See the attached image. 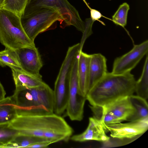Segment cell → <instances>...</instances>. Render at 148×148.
<instances>
[{
  "mask_svg": "<svg viewBox=\"0 0 148 148\" xmlns=\"http://www.w3.org/2000/svg\"><path fill=\"white\" fill-rule=\"evenodd\" d=\"M9 125L20 134L44 138L51 144L68 141L73 132L65 119L54 113L17 116Z\"/></svg>",
  "mask_w": 148,
  "mask_h": 148,
  "instance_id": "6da1fadb",
  "label": "cell"
},
{
  "mask_svg": "<svg viewBox=\"0 0 148 148\" xmlns=\"http://www.w3.org/2000/svg\"><path fill=\"white\" fill-rule=\"evenodd\" d=\"M136 80L130 72L116 75L107 72L88 90L86 100L91 106H102L135 92Z\"/></svg>",
  "mask_w": 148,
  "mask_h": 148,
  "instance_id": "7a4b0ae2",
  "label": "cell"
},
{
  "mask_svg": "<svg viewBox=\"0 0 148 148\" xmlns=\"http://www.w3.org/2000/svg\"><path fill=\"white\" fill-rule=\"evenodd\" d=\"M17 116L54 113L53 90L45 82L35 87H16L12 96Z\"/></svg>",
  "mask_w": 148,
  "mask_h": 148,
  "instance_id": "3957f363",
  "label": "cell"
},
{
  "mask_svg": "<svg viewBox=\"0 0 148 148\" xmlns=\"http://www.w3.org/2000/svg\"><path fill=\"white\" fill-rule=\"evenodd\" d=\"M0 42L6 47L15 50L25 47H36L25 33L21 18L7 10L0 9Z\"/></svg>",
  "mask_w": 148,
  "mask_h": 148,
  "instance_id": "277c9868",
  "label": "cell"
},
{
  "mask_svg": "<svg viewBox=\"0 0 148 148\" xmlns=\"http://www.w3.org/2000/svg\"><path fill=\"white\" fill-rule=\"evenodd\" d=\"M21 21L25 33L33 42L39 34L50 29L57 21L64 26V20L60 13L51 7L37 8L28 14L22 16Z\"/></svg>",
  "mask_w": 148,
  "mask_h": 148,
  "instance_id": "5b68a950",
  "label": "cell"
},
{
  "mask_svg": "<svg viewBox=\"0 0 148 148\" xmlns=\"http://www.w3.org/2000/svg\"><path fill=\"white\" fill-rule=\"evenodd\" d=\"M42 7L55 9L63 18L64 26L73 25L79 31L84 32L85 23L82 20L78 11L67 0H29L23 16Z\"/></svg>",
  "mask_w": 148,
  "mask_h": 148,
  "instance_id": "8992f818",
  "label": "cell"
},
{
  "mask_svg": "<svg viewBox=\"0 0 148 148\" xmlns=\"http://www.w3.org/2000/svg\"><path fill=\"white\" fill-rule=\"evenodd\" d=\"M78 55L74 58L69 76V95L66 110L72 121H81L83 118L86 97L82 95L79 89L78 67Z\"/></svg>",
  "mask_w": 148,
  "mask_h": 148,
  "instance_id": "52a82bcc",
  "label": "cell"
},
{
  "mask_svg": "<svg viewBox=\"0 0 148 148\" xmlns=\"http://www.w3.org/2000/svg\"><path fill=\"white\" fill-rule=\"evenodd\" d=\"M107 132L111 137L121 140L133 141L143 134L148 129V119L105 125Z\"/></svg>",
  "mask_w": 148,
  "mask_h": 148,
  "instance_id": "ba28073f",
  "label": "cell"
},
{
  "mask_svg": "<svg viewBox=\"0 0 148 148\" xmlns=\"http://www.w3.org/2000/svg\"><path fill=\"white\" fill-rule=\"evenodd\" d=\"M148 52V40L134 45L132 49L114 61L111 73L116 75L129 72L137 65Z\"/></svg>",
  "mask_w": 148,
  "mask_h": 148,
  "instance_id": "9c48e42d",
  "label": "cell"
},
{
  "mask_svg": "<svg viewBox=\"0 0 148 148\" xmlns=\"http://www.w3.org/2000/svg\"><path fill=\"white\" fill-rule=\"evenodd\" d=\"M22 70L34 75L40 74L43 63L36 47H25L14 50Z\"/></svg>",
  "mask_w": 148,
  "mask_h": 148,
  "instance_id": "30bf717a",
  "label": "cell"
},
{
  "mask_svg": "<svg viewBox=\"0 0 148 148\" xmlns=\"http://www.w3.org/2000/svg\"><path fill=\"white\" fill-rule=\"evenodd\" d=\"M106 132L105 124L101 120L94 116L89 118L88 125L84 131L72 136L70 138L77 142L94 140L107 142L110 140V138L106 134Z\"/></svg>",
  "mask_w": 148,
  "mask_h": 148,
  "instance_id": "8fae6325",
  "label": "cell"
},
{
  "mask_svg": "<svg viewBox=\"0 0 148 148\" xmlns=\"http://www.w3.org/2000/svg\"><path fill=\"white\" fill-rule=\"evenodd\" d=\"M101 107L103 110L113 115L122 122L127 121L135 112L129 96L119 98Z\"/></svg>",
  "mask_w": 148,
  "mask_h": 148,
  "instance_id": "7c38bea8",
  "label": "cell"
},
{
  "mask_svg": "<svg viewBox=\"0 0 148 148\" xmlns=\"http://www.w3.org/2000/svg\"><path fill=\"white\" fill-rule=\"evenodd\" d=\"M106 61L105 57L100 53L91 55L89 66L88 91L108 72Z\"/></svg>",
  "mask_w": 148,
  "mask_h": 148,
  "instance_id": "4fadbf2b",
  "label": "cell"
},
{
  "mask_svg": "<svg viewBox=\"0 0 148 148\" xmlns=\"http://www.w3.org/2000/svg\"><path fill=\"white\" fill-rule=\"evenodd\" d=\"M91 55L80 50L78 54V77L79 91L81 94L86 97L88 91L89 66Z\"/></svg>",
  "mask_w": 148,
  "mask_h": 148,
  "instance_id": "5bb4252c",
  "label": "cell"
},
{
  "mask_svg": "<svg viewBox=\"0 0 148 148\" xmlns=\"http://www.w3.org/2000/svg\"><path fill=\"white\" fill-rule=\"evenodd\" d=\"M11 69L16 87L34 88L39 86L45 83L40 74L34 75L22 71Z\"/></svg>",
  "mask_w": 148,
  "mask_h": 148,
  "instance_id": "9a60e30c",
  "label": "cell"
},
{
  "mask_svg": "<svg viewBox=\"0 0 148 148\" xmlns=\"http://www.w3.org/2000/svg\"><path fill=\"white\" fill-rule=\"evenodd\" d=\"M17 116L12 96L0 101V125L10 123Z\"/></svg>",
  "mask_w": 148,
  "mask_h": 148,
  "instance_id": "2e32d148",
  "label": "cell"
},
{
  "mask_svg": "<svg viewBox=\"0 0 148 148\" xmlns=\"http://www.w3.org/2000/svg\"><path fill=\"white\" fill-rule=\"evenodd\" d=\"M129 98L135 112L127 121H134L148 119V105L146 100L133 95L129 96Z\"/></svg>",
  "mask_w": 148,
  "mask_h": 148,
  "instance_id": "e0dca14e",
  "label": "cell"
},
{
  "mask_svg": "<svg viewBox=\"0 0 148 148\" xmlns=\"http://www.w3.org/2000/svg\"><path fill=\"white\" fill-rule=\"evenodd\" d=\"M44 142H49L44 138L19 133L6 145L5 148L27 147L31 145Z\"/></svg>",
  "mask_w": 148,
  "mask_h": 148,
  "instance_id": "ac0fdd59",
  "label": "cell"
},
{
  "mask_svg": "<svg viewBox=\"0 0 148 148\" xmlns=\"http://www.w3.org/2000/svg\"><path fill=\"white\" fill-rule=\"evenodd\" d=\"M135 92L137 95L146 100L148 98V56L146 58L144 63L141 75L136 81Z\"/></svg>",
  "mask_w": 148,
  "mask_h": 148,
  "instance_id": "d6986e66",
  "label": "cell"
},
{
  "mask_svg": "<svg viewBox=\"0 0 148 148\" xmlns=\"http://www.w3.org/2000/svg\"><path fill=\"white\" fill-rule=\"evenodd\" d=\"M0 65L23 71L15 50L8 47H5L4 50L0 51Z\"/></svg>",
  "mask_w": 148,
  "mask_h": 148,
  "instance_id": "ffe728a7",
  "label": "cell"
},
{
  "mask_svg": "<svg viewBox=\"0 0 148 148\" xmlns=\"http://www.w3.org/2000/svg\"><path fill=\"white\" fill-rule=\"evenodd\" d=\"M29 0H5L2 9L10 11L20 18Z\"/></svg>",
  "mask_w": 148,
  "mask_h": 148,
  "instance_id": "44dd1931",
  "label": "cell"
},
{
  "mask_svg": "<svg viewBox=\"0 0 148 148\" xmlns=\"http://www.w3.org/2000/svg\"><path fill=\"white\" fill-rule=\"evenodd\" d=\"M9 124L0 125V145H3L4 148L19 132L11 127Z\"/></svg>",
  "mask_w": 148,
  "mask_h": 148,
  "instance_id": "7402d4cb",
  "label": "cell"
},
{
  "mask_svg": "<svg viewBox=\"0 0 148 148\" xmlns=\"http://www.w3.org/2000/svg\"><path fill=\"white\" fill-rule=\"evenodd\" d=\"M130 6L126 3L120 5L112 16V21L115 24L124 27L127 24V14Z\"/></svg>",
  "mask_w": 148,
  "mask_h": 148,
  "instance_id": "603a6c76",
  "label": "cell"
},
{
  "mask_svg": "<svg viewBox=\"0 0 148 148\" xmlns=\"http://www.w3.org/2000/svg\"><path fill=\"white\" fill-rule=\"evenodd\" d=\"M51 144V143L49 142H41L30 145L27 148H47Z\"/></svg>",
  "mask_w": 148,
  "mask_h": 148,
  "instance_id": "cb8c5ba5",
  "label": "cell"
},
{
  "mask_svg": "<svg viewBox=\"0 0 148 148\" xmlns=\"http://www.w3.org/2000/svg\"><path fill=\"white\" fill-rule=\"evenodd\" d=\"M90 15L91 19L93 21L98 20L102 16L99 12L94 9L90 10Z\"/></svg>",
  "mask_w": 148,
  "mask_h": 148,
  "instance_id": "d4e9b609",
  "label": "cell"
},
{
  "mask_svg": "<svg viewBox=\"0 0 148 148\" xmlns=\"http://www.w3.org/2000/svg\"><path fill=\"white\" fill-rule=\"evenodd\" d=\"M5 94L6 92L4 88L0 82V101L5 98Z\"/></svg>",
  "mask_w": 148,
  "mask_h": 148,
  "instance_id": "484cf974",
  "label": "cell"
},
{
  "mask_svg": "<svg viewBox=\"0 0 148 148\" xmlns=\"http://www.w3.org/2000/svg\"><path fill=\"white\" fill-rule=\"evenodd\" d=\"M5 0H0V9L2 8Z\"/></svg>",
  "mask_w": 148,
  "mask_h": 148,
  "instance_id": "4316f807",
  "label": "cell"
},
{
  "mask_svg": "<svg viewBox=\"0 0 148 148\" xmlns=\"http://www.w3.org/2000/svg\"><path fill=\"white\" fill-rule=\"evenodd\" d=\"M1 147H2L1 145H0V148H1Z\"/></svg>",
  "mask_w": 148,
  "mask_h": 148,
  "instance_id": "83f0119b",
  "label": "cell"
}]
</instances>
